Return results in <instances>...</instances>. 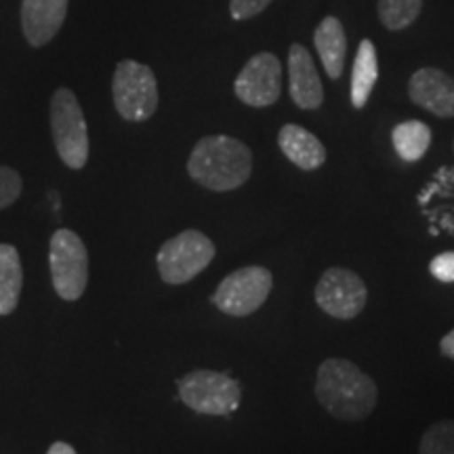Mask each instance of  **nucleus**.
Listing matches in <instances>:
<instances>
[{
	"label": "nucleus",
	"instance_id": "6",
	"mask_svg": "<svg viewBox=\"0 0 454 454\" xmlns=\"http://www.w3.org/2000/svg\"><path fill=\"white\" fill-rule=\"evenodd\" d=\"M51 280L57 294L66 301L82 297L89 282V253L81 236L72 230H57L49 244Z\"/></svg>",
	"mask_w": 454,
	"mask_h": 454
},
{
	"label": "nucleus",
	"instance_id": "25",
	"mask_svg": "<svg viewBox=\"0 0 454 454\" xmlns=\"http://www.w3.org/2000/svg\"><path fill=\"white\" fill-rule=\"evenodd\" d=\"M47 454H76V450L70 444H66V442H55Z\"/></svg>",
	"mask_w": 454,
	"mask_h": 454
},
{
	"label": "nucleus",
	"instance_id": "2",
	"mask_svg": "<svg viewBox=\"0 0 454 454\" xmlns=\"http://www.w3.org/2000/svg\"><path fill=\"white\" fill-rule=\"evenodd\" d=\"M187 173L207 190H236L251 177L253 152L240 139L227 137V135L202 137L192 150Z\"/></svg>",
	"mask_w": 454,
	"mask_h": 454
},
{
	"label": "nucleus",
	"instance_id": "22",
	"mask_svg": "<svg viewBox=\"0 0 454 454\" xmlns=\"http://www.w3.org/2000/svg\"><path fill=\"white\" fill-rule=\"evenodd\" d=\"M271 4V0H230V15L236 21L251 20Z\"/></svg>",
	"mask_w": 454,
	"mask_h": 454
},
{
	"label": "nucleus",
	"instance_id": "9",
	"mask_svg": "<svg viewBox=\"0 0 454 454\" xmlns=\"http://www.w3.org/2000/svg\"><path fill=\"white\" fill-rule=\"evenodd\" d=\"M366 284L349 270H326L316 284V303L339 320H354L366 308Z\"/></svg>",
	"mask_w": 454,
	"mask_h": 454
},
{
	"label": "nucleus",
	"instance_id": "20",
	"mask_svg": "<svg viewBox=\"0 0 454 454\" xmlns=\"http://www.w3.org/2000/svg\"><path fill=\"white\" fill-rule=\"evenodd\" d=\"M419 454H454V421H438L425 431Z\"/></svg>",
	"mask_w": 454,
	"mask_h": 454
},
{
	"label": "nucleus",
	"instance_id": "7",
	"mask_svg": "<svg viewBox=\"0 0 454 454\" xmlns=\"http://www.w3.org/2000/svg\"><path fill=\"white\" fill-rule=\"evenodd\" d=\"M179 397L185 406L200 414H230L240 406V383L230 374L215 371H194L177 379Z\"/></svg>",
	"mask_w": 454,
	"mask_h": 454
},
{
	"label": "nucleus",
	"instance_id": "23",
	"mask_svg": "<svg viewBox=\"0 0 454 454\" xmlns=\"http://www.w3.org/2000/svg\"><path fill=\"white\" fill-rule=\"evenodd\" d=\"M429 271L435 280L454 282V253H442L429 263Z\"/></svg>",
	"mask_w": 454,
	"mask_h": 454
},
{
	"label": "nucleus",
	"instance_id": "19",
	"mask_svg": "<svg viewBox=\"0 0 454 454\" xmlns=\"http://www.w3.org/2000/svg\"><path fill=\"white\" fill-rule=\"evenodd\" d=\"M423 0H379L381 24L391 32L404 30L421 15Z\"/></svg>",
	"mask_w": 454,
	"mask_h": 454
},
{
	"label": "nucleus",
	"instance_id": "4",
	"mask_svg": "<svg viewBox=\"0 0 454 454\" xmlns=\"http://www.w3.org/2000/svg\"><path fill=\"white\" fill-rule=\"evenodd\" d=\"M114 106L124 121L144 122L158 107V82L152 67L124 59L116 66L112 81Z\"/></svg>",
	"mask_w": 454,
	"mask_h": 454
},
{
	"label": "nucleus",
	"instance_id": "17",
	"mask_svg": "<svg viewBox=\"0 0 454 454\" xmlns=\"http://www.w3.org/2000/svg\"><path fill=\"white\" fill-rule=\"evenodd\" d=\"M379 78V61H377V49H374L372 41L360 43L357 47L356 59H354V72H351V104L357 110L366 106L368 98H371L374 82Z\"/></svg>",
	"mask_w": 454,
	"mask_h": 454
},
{
	"label": "nucleus",
	"instance_id": "12",
	"mask_svg": "<svg viewBox=\"0 0 454 454\" xmlns=\"http://www.w3.org/2000/svg\"><path fill=\"white\" fill-rule=\"evenodd\" d=\"M67 15V0H24L21 30L27 44L44 47L59 34Z\"/></svg>",
	"mask_w": 454,
	"mask_h": 454
},
{
	"label": "nucleus",
	"instance_id": "8",
	"mask_svg": "<svg viewBox=\"0 0 454 454\" xmlns=\"http://www.w3.org/2000/svg\"><path fill=\"white\" fill-rule=\"evenodd\" d=\"M270 270L259 265L231 271L213 294V303L227 316H248L254 314L265 303L271 291Z\"/></svg>",
	"mask_w": 454,
	"mask_h": 454
},
{
	"label": "nucleus",
	"instance_id": "1",
	"mask_svg": "<svg viewBox=\"0 0 454 454\" xmlns=\"http://www.w3.org/2000/svg\"><path fill=\"white\" fill-rule=\"evenodd\" d=\"M316 397L340 421H360L374 411L377 385L354 362L328 357L317 368Z\"/></svg>",
	"mask_w": 454,
	"mask_h": 454
},
{
	"label": "nucleus",
	"instance_id": "14",
	"mask_svg": "<svg viewBox=\"0 0 454 454\" xmlns=\"http://www.w3.org/2000/svg\"><path fill=\"white\" fill-rule=\"evenodd\" d=\"M282 154L303 170H316L326 162V147L316 135L299 124H284L278 133Z\"/></svg>",
	"mask_w": 454,
	"mask_h": 454
},
{
	"label": "nucleus",
	"instance_id": "13",
	"mask_svg": "<svg viewBox=\"0 0 454 454\" xmlns=\"http://www.w3.org/2000/svg\"><path fill=\"white\" fill-rule=\"evenodd\" d=\"M288 89L301 110H316L325 101V89L317 76L314 57L303 44H293L288 51Z\"/></svg>",
	"mask_w": 454,
	"mask_h": 454
},
{
	"label": "nucleus",
	"instance_id": "18",
	"mask_svg": "<svg viewBox=\"0 0 454 454\" xmlns=\"http://www.w3.org/2000/svg\"><path fill=\"white\" fill-rule=\"evenodd\" d=\"M391 141L397 156L404 162H417L425 156L431 145V129L425 122L408 121L400 122L391 133Z\"/></svg>",
	"mask_w": 454,
	"mask_h": 454
},
{
	"label": "nucleus",
	"instance_id": "5",
	"mask_svg": "<svg viewBox=\"0 0 454 454\" xmlns=\"http://www.w3.org/2000/svg\"><path fill=\"white\" fill-rule=\"evenodd\" d=\"M215 259V244L198 230H185L168 238L158 251L156 263L167 284H185L207 270Z\"/></svg>",
	"mask_w": 454,
	"mask_h": 454
},
{
	"label": "nucleus",
	"instance_id": "24",
	"mask_svg": "<svg viewBox=\"0 0 454 454\" xmlns=\"http://www.w3.org/2000/svg\"><path fill=\"white\" fill-rule=\"evenodd\" d=\"M440 349H442V354L452 357V360H454V331L448 333L446 337L440 340Z\"/></svg>",
	"mask_w": 454,
	"mask_h": 454
},
{
	"label": "nucleus",
	"instance_id": "11",
	"mask_svg": "<svg viewBox=\"0 0 454 454\" xmlns=\"http://www.w3.org/2000/svg\"><path fill=\"white\" fill-rule=\"evenodd\" d=\"M408 95L438 118L454 116V78L438 67H421L411 76Z\"/></svg>",
	"mask_w": 454,
	"mask_h": 454
},
{
	"label": "nucleus",
	"instance_id": "10",
	"mask_svg": "<svg viewBox=\"0 0 454 454\" xmlns=\"http://www.w3.org/2000/svg\"><path fill=\"white\" fill-rule=\"evenodd\" d=\"M236 98L251 107H268L280 99L282 64L274 53H257L247 61L234 82Z\"/></svg>",
	"mask_w": 454,
	"mask_h": 454
},
{
	"label": "nucleus",
	"instance_id": "15",
	"mask_svg": "<svg viewBox=\"0 0 454 454\" xmlns=\"http://www.w3.org/2000/svg\"><path fill=\"white\" fill-rule=\"evenodd\" d=\"M316 51L320 53L322 66L333 81L340 78L348 57V34L337 17H325L314 34Z\"/></svg>",
	"mask_w": 454,
	"mask_h": 454
},
{
	"label": "nucleus",
	"instance_id": "3",
	"mask_svg": "<svg viewBox=\"0 0 454 454\" xmlns=\"http://www.w3.org/2000/svg\"><path fill=\"white\" fill-rule=\"evenodd\" d=\"M51 133L61 162L74 170L84 168L89 160V130L82 107L70 89H57L49 107Z\"/></svg>",
	"mask_w": 454,
	"mask_h": 454
},
{
	"label": "nucleus",
	"instance_id": "16",
	"mask_svg": "<svg viewBox=\"0 0 454 454\" xmlns=\"http://www.w3.org/2000/svg\"><path fill=\"white\" fill-rule=\"evenodd\" d=\"M24 286L20 253L11 244H0V316L13 314Z\"/></svg>",
	"mask_w": 454,
	"mask_h": 454
},
{
	"label": "nucleus",
	"instance_id": "21",
	"mask_svg": "<svg viewBox=\"0 0 454 454\" xmlns=\"http://www.w3.org/2000/svg\"><path fill=\"white\" fill-rule=\"evenodd\" d=\"M21 177L15 168L0 167V208H7L21 196Z\"/></svg>",
	"mask_w": 454,
	"mask_h": 454
}]
</instances>
